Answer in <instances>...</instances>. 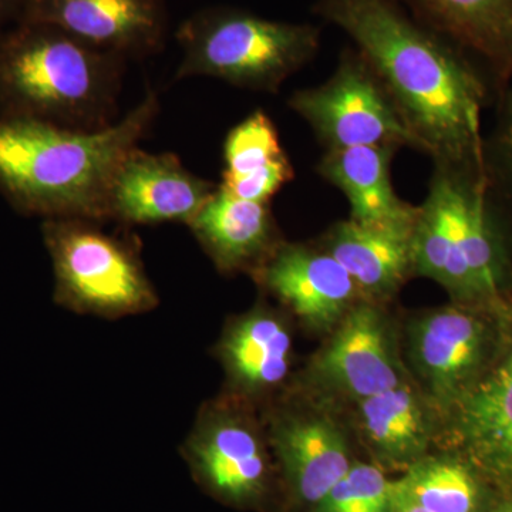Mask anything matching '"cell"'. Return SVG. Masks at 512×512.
Listing matches in <instances>:
<instances>
[{"mask_svg":"<svg viewBox=\"0 0 512 512\" xmlns=\"http://www.w3.org/2000/svg\"><path fill=\"white\" fill-rule=\"evenodd\" d=\"M313 15L352 40L436 167L483 174L493 93L476 63L397 0H315Z\"/></svg>","mask_w":512,"mask_h":512,"instance_id":"6da1fadb","label":"cell"},{"mask_svg":"<svg viewBox=\"0 0 512 512\" xmlns=\"http://www.w3.org/2000/svg\"><path fill=\"white\" fill-rule=\"evenodd\" d=\"M158 110L157 94L148 92L124 119L101 130L0 117V194L22 214L45 220H106L114 175Z\"/></svg>","mask_w":512,"mask_h":512,"instance_id":"7a4b0ae2","label":"cell"},{"mask_svg":"<svg viewBox=\"0 0 512 512\" xmlns=\"http://www.w3.org/2000/svg\"><path fill=\"white\" fill-rule=\"evenodd\" d=\"M126 57L40 23L0 30V117L74 130L113 126Z\"/></svg>","mask_w":512,"mask_h":512,"instance_id":"3957f363","label":"cell"},{"mask_svg":"<svg viewBox=\"0 0 512 512\" xmlns=\"http://www.w3.org/2000/svg\"><path fill=\"white\" fill-rule=\"evenodd\" d=\"M183 62L175 79L205 76L252 92L276 93L318 56L322 29L262 18L235 6H208L175 30Z\"/></svg>","mask_w":512,"mask_h":512,"instance_id":"277c9868","label":"cell"},{"mask_svg":"<svg viewBox=\"0 0 512 512\" xmlns=\"http://www.w3.org/2000/svg\"><path fill=\"white\" fill-rule=\"evenodd\" d=\"M93 220L53 218L43 238L56 281V301L76 311L117 318L148 311L156 292L136 249Z\"/></svg>","mask_w":512,"mask_h":512,"instance_id":"5b68a950","label":"cell"},{"mask_svg":"<svg viewBox=\"0 0 512 512\" xmlns=\"http://www.w3.org/2000/svg\"><path fill=\"white\" fill-rule=\"evenodd\" d=\"M288 106L311 127L325 151L375 146L419 150L392 97L355 47L340 52L325 83L293 92Z\"/></svg>","mask_w":512,"mask_h":512,"instance_id":"8992f818","label":"cell"},{"mask_svg":"<svg viewBox=\"0 0 512 512\" xmlns=\"http://www.w3.org/2000/svg\"><path fill=\"white\" fill-rule=\"evenodd\" d=\"M18 23H40L74 39L144 59L164 49L170 28L165 0H25Z\"/></svg>","mask_w":512,"mask_h":512,"instance_id":"52a82bcc","label":"cell"},{"mask_svg":"<svg viewBox=\"0 0 512 512\" xmlns=\"http://www.w3.org/2000/svg\"><path fill=\"white\" fill-rule=\"evenodd\" d=\"M491 330L466 306L423 313L409 329V355L430 399L444 410L460 402L487 370Z\"/></svg>","mask_w":512,"mask_h":512,"instance_id":"ba28073f","label":"cell"},{"mask_svg":"<svg viewBox=\"0 0 512 512\" xmlns=\"http://www.w3.org/2000/svg\"><path fill=\"white\" fill-rule=\"evenodd\" d=\"M311 375L329 392L360 402L404 380L392 329L375 301L360 299L313 359Z\"/></svg>","mask_w":512,"mask_h":512,"instance_id":"9c48e42d","label":"cell"},{"mask_svg":"<svg viewBox=\"0 0 512 512\" xmlns=\"http://www.w3.org/2000/svg\"><path fill=\"white\" fill-rule=\"evenodd\" d=\"M184 451L192 474L217 497L248 504L264 493L268 476L264 441L255 424L235 407H207Z\"/></svg>","mask_w":512,"mask_h":512,"instance_id":"30bf717a","label":"cell"},{"mask_svg":"<svg viewBox=\"0 0 512 512\" xmlns=\"http://www.w3.org/2000/svg\"><path fill=\"white\" fill-rule=\"evenodd\" d=\"M481 178L434 165L410 238L412 274L433 279L460 303L480 302L464 259L463 228L468 192Z\"/></svg>","mask_w":512,"mask_h":512,"instance_id":"8fae6325","label":"cell"},{"mask_svg":"<svg viewBox=\"0 0 512 512\" xmlns=\"http://www.w3.org/2000/svg\"><path fill=\"white\" fill-rule=\"evenodd\" d=\"M254 275L306 326L318 332L335 330L363 299L345 268L318 245L282 241Z\"/></svg>","mask_w":512,"mask_h":512,"instance_id":"7c38bea8","label":"cell"},{"mask_svg":"<svg viewBox=\"0 0 512 512\" xmlns=\"http://www.w3.org/2000/svg\"><path fill=\"white\" fill-rule=\"evenodd\" d=\"M218 185L190 173L171 153L134 148L114 175L107 215L130 224H190Z\"/></svg>","mask_w":512,"mask_h":512,"instance_id":"4fadbf2b","label":"cell"},{"mask_svg":"<svg viewBox=\"0 0 512 512\" xmlns=\"http://www.w3.org/2000/svg\"><path fill=\"white\" fill-rule=\"evenodd\" d=\"M484 74L493 99L512 82V0H397Z\"/></svg>","mask_w":512,"mask_h":512,"instance_id":"5bb4252c","label":"cell"},{"mask_svg":"<svg viewBox=\"0 0 512 512\" xmlns=\"http://www.w3.org/2000/svg\"><path fill=\"white\" fill-rule=\"evenodd\" d=\"M399 150L375 146L325 151L316 173L345 194L349 220L369 227L412 232L419 207L403 201L392 183L393 158Z\"/></svg>","mask_w":512,"mask_h":512,"instance_id":"9a60e30c","label":"cell"},{"mask_svg":"<svg viewBox=\"0 0 512 512\" xmlns=\"http://www.w3.org/2000/svg\"><path fill=\"white\" fill-rule=\"evenodd\" d=\"M272 444L296 497L318 504L348 474V441L329 417L284 414L274 421Z\"/></svg>","mask_w":512,"mask_h":512,"instance_id":"2e32d148","label":"cell"},{"mask_svg":"<svg viewBox=\"0 0 512 512\" xmlns=\"http://www.w3.org/2000/svg\"><path fill=\"white\" fill-rule=\"evenodd\" d=\"M188 225L218 269L228 274H255L282 242L269 202L241 200L220 185Z\"/></svg>","mask_w":512,"mask_h":512,"instance_id":"e0dca14e","label":"cell"},{"mask_svg":"<svg viewBox=\"0 0 512 512\" xmlns=\"http://www.w3.org/2000/svg\"><path fill=\"white\" fill-rule=\"evenodd\" d=\"M412 232L369 227L352 220L328 229L318 247L345 268L363 298L387 299L412 274Z\"/></svg>","mask_w":512,"mask_h":512,"instance_id":"ac0fdd59","label":"cell"},{"mask_svg":"<svg viewBox=\"0 0 512 512\" xmlns=\"http://www.w3.org/2000/svg\"><path fill=\"white\" fill-rule=\"evenodd\" d=\"M218 355L239 392L269 393L285 382L291 370V332L278 313L256 306L228 326Z\"/></svg>","mask_w":512,"mask_h":512,"instance_id":"d6986e66","label":"cell"},{"mask_svg":"<svg viewBox=\"0 0 512 512\" xmlns=\"http://www.w3.org/2000/svg\"><path fill=\"white\" fill-rule=\"evenodd\" d=\"M224 164L220 187L245 201L271 202L295 178L275 123L261 109L229 130Z\"/></svg>","mask_w":512,"mask_h":512,"instance_id":"ffe728a7","label":"cell"},{"mask_svg":"<svg viewBox=\"0 0 512 512\" xmlns=\"http://www.w3.org/2000/svg\"><path fill=\"white\" fill-rule=\"evenodd\" d=\"M450 410L464 443L512 471V345Z\"/></svg>","mask_w":512,"mask_h":512,"instance_id":"44dd1931","label":"cell"},{"mask_svg":"<svg viewBox=\"0 0 512 512\" xmlns=\"http://www.w3.org/2000/svg\"><path fill=\"white\" fill-rule=\"evenodd\" d=\"M360 429L379 456L417 463L433 436V421L423 399L409 383L357 402Z\"/></svg>","mask_w":512,"mask_h":512,"instance_id":"7402d4cb","label":"cell"},{"mask_svg":"<svg viewBox=\"0 0 512 512\" xmlns=\"http://www.w3.org/2000/svg\"><path fill=\"white\" fill-rule=\"evenodd\" d=\"M483 138L485 200L505 249L512 245V82L495 94Z\"/></svg>","mask_w":512,"mask_h":512,"instance_id":"603a6c76","label":"cell"},{"mask_svg":"<svg viewBox=\"0 0 512 512\" xmlns=\"http://www.w3.org/2000/svg\"><path fill=\"white\" fill-rule=\"evenodd\" d=\"M394 485L429 512H474L477 507L476 481L456 461L419 460Z\"/></svg>","mask_w":512,"mask_h":512,"instance_id":"cb8c5ba5","label":"cell"},{"mask_svg":"<svg viewBox=\"0 0 512 512\" xmlns=\"http://www.w3.org/2000/svg\"><path fill=\"white\" fill-rule=\"evenodd\" d=\"M316 505L318 512H392L393 483L372 464L353 463Z\"/></svg>","mask_w":512,"mask_h":512,"instance_id":"d4e9b609","label":"cell"},{"mask_svg":"<svg viewBox=\"0 0 512 512\" xmlns=\"http://www.w3.org/2000/svg\"><path fill=\"white\" fill-rule=\"evenodd\" d=\"M25 0H0V30L19 22Z\"/></svg>","mask_w":512,"mask_h":512,"instance_id":"484cf974","label":"cell"},{"mask_svg":"<svg viewBox=\"0 0 512 512\" xmlns=\"http://www.w3.org/2000/svg\"><path fill=\"white\" fill-rule=\"evenodd\" d=\"M392 512H429L414 503L412 498L407 497L402 491L397 490L393 483V510Z\"/></svg>","mask_w":512,"mask_h":512,"instance_id":"4316f807","label":"cell"},{"mask_svg":"<svg viewBox=\"0 0 512 512\" xmlns=\"http://www.w3.org/2000/svg\"><path fill=\"white\" fill-rule=\"evenodd\" d=\"M495 512H512V504L504 505L503 508Z\"/></svg>","mask_w":512,"mask_h":512,"instance_id":"83f0119b","label":"cell"}]
</instances>
